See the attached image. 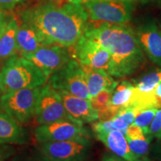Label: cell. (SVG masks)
Here are the masks:
<instances>
[{
    "label": "cell",
    "instance_id": "1",
    "mask_svg": "<svg viewBox=\"0 0 161 161\" xmlns=\"http://www.w3.org/2000/svg\"><path fill=\"white\" fill-rule=\"evenodd\" d=\"M21 20L39 34L45 46L69 48L84 35L89 15L83 4L48 3L24 11Z\"/></svg>",
    "mask_w": 161,
    "mask_h": 161
},
{
    "label": "cell",
    "instance_id": "2",
    "mask_svg": "<svg viewBox=\"0 0 161 161\" xmlns=\"http://www.w3.org/2000/svg\"><path fill=\"white\" fill-rule=\"evenodd\" d=\"M84 34L110 52L111 62L108 72L111 76L123 78L132 75L146 61L134 30L129 26L109 23L90 25L88 23Z\"/></svg>",
    "mask_w": 161,
    "mask_h": 161
},
{
    "label": "cell",
    "instance_id": "3",
    "mask_svg": "<svg viewBox=\"0 0 161 161\" xmlns=\"http://www.w3.org/2000/svg\"><path fill=\"white\" fill-rule=\"evenodd\" d=\"M47 76L29 60L12 56L8 58L0 69V89L7 93L23 89L42 86Z\"/></svg>",
    "mask_w": 161,
    "mask_h": 161
},
{
    "label": "cell",
    "instance_id": "4",
    "mask_svg": "<svg viewBox=\"0 0 161 161\" xmlns=\"http://www.w3.org/2000/svg\"><path fill=\"white\" fill-rule=\"evenodd\" d=\"M42 86L3 93L0 108L20 125L26 124L36 115L37 104Z\"/></svg>",
    "mask_w": 161,
    "mask_h": 161
},
{
    "label": "cell",
    "instance_id": "5",
    "mask_svg": "<svg viewBox=\"0 0 161 161\" xmlns=\"http://www.w3.org/2000/svg\"><path fill=\"white\" fill-rule=\"evenodd\" d=\"M84 7L90 20L97 23L125 25L131 19L136 5L116 0H85Z\"/></svg>",
    "mask_w": 161,
    "mask_h": 161
},
{
    "label": "cell",
    "instance_id": "6",
    "mask_svg": "<svg viewBox=\"0 0 161 161\" xmlns=\"http://www.w3.org/2000/svg\"><path fill=\"white\" fill-rule=\"evenodd\" d=\"M49 83L54 89L65 91L77 97L90 99L83 68L72 59L49 77Z\"/></svg>",
    "mask_w": 161,
    "mask_h": 161
},
{
    "label": "cell",
    "instance_id": "7",
    "mask_svg": "<svg viewBox=\"0 0 161 161\" xmlns=\"http://www.w3.org/2000/svg\"><path fill=\"white\" fill-rule=\"evenodd\" d=\"M38 148L51 161H86L92 149L90 138L38 143Z\"/></svg>",
    "mask_w": 161,
    "mask_h": 161
},
{
    "label": "cell",
    "instance_id": "8",
    "mask_svg": "<svg viewBox=\"0 0 161 161\" xmlns=\"http://www.w3.org/2000/svg\"><path fill=\"white\" fill-rule=\"evenodd\" d=\"M34 136L38 143H42L90 138V132L78 121L63 119L40 125L34 130Z\"/></svg>",
    "mask_w": 161,
    "mask_h": 161
},
{
    "label": "cell",
    "instance_id": "9",
    "mask_svg": "<svg viewBox=\"0 0 161 161\" xmlns=\"http://www.w3.org/2000/svg\"><path fill=\"white\" fill-rule=\"evenodd\" d=\"M73 47L72 57L82 66L108 72L111 55L95 40L84 34Z\"/></svg>",
    "mask_w": 161,
    "mask_h": 161
},
{
    "label": "cell",
    "instance_id": "10",
    "mask_svg": "<svg viewBox=\"0 0 161 161\" xmlns=\"http://www.w3.org/2000/svg\"><path fill=\"white\" fill-rule=\"evenodd\" d=\"M35 116L39 125L63 119L75 120L66 112L58 91L49 83L42 87L38 98Z\"/></svg>",
    "mask_w": 161,
    "mask_h": 161
},
{
    "label": "cell",
    "instance_id": "11",
    "mask_svg": "<svg viewBox=\"0 0 161 161\" xmlns=\"http://www.w3.org/2000/svg\"><path fill=\"white\" fill-rule=\"evenodd\" d=\"M72 57V54L67 47L51 45L41 46L24 58L31 61L49 78L52 74L67 64Z\"/></svg>",
    "mask_w": 161,
    "mask_h": 161
},
{
    "label": "cell",
    "instance_id": "12",
    "mask_svg": "<svg viewBox=\"0 0 161 161\" xmlns=\"http://www.w3.org/2000/svg\"><path fill=\"white\" fill-rule=\"evenodd\" d=\"M136 37L149 59L161 66V30L152 19H145L136 25Z\"/></svg>",
    "mask_w": 161,
    "mask_h": 161
},
{
    "label": "cell",
    "instance_id": "13",
    "mask_svg": "<svg viewBox=\"0 0 161 161\" xmlns=\"http://www.w3.org/2000/svg\"><path fill=\"white\" fill-rule=\"evenodd\" d=\"M57 91L66 112L74 119L83 124L91 123L98 120V111L92 107L90 99L77 97L61 90Z\"/></svg>",
    "mask_w": 161,
    "mask_h": 161
},
{
    "label": "cell",
    "instance_id": "14",
    "mask_svg": "<svg viewBox=\"0 0 161 161\" xmlns=\"http://www.w3.org/2000/svg\"><path fill=\"white\" fill-rule=\"evenodd\" d=\"M30 140L29 130L5 111H0V143L25 145Z\"/></svg>",
    "mask_w": 161,
    "mask_h": 161
},
{
    "label": "cell",
    "instance_id": "15",
    "mask_svg": "<svg viewBox=\"0 0 161 161\" xmlns=\"http://www.w3.org/2000/svg\"><path fill=\"white\" fill-rule=\"evenodd\" d=\"M101 142H103L113 154L126 161H146L140 160L130 151L125 135L120 130H111L106 134H96Z\"/></svg>",
    "mask_w": 161,
    "mask_h": 161
},
{
    "label": "cell",
    "instance_id": "16",
    "mask_svg": "<svg viewBox=\"0 0 161 161\" xmlns=\"http://www.w3.org/2000/svg\"><path fill=\"white\" fill-rule=\"evenodd\" d=\"M82 68L85 75L86 86L91 98L104 90L114 91L119 84L118 81L114 80L105 70L92 69L86 66H82Z\"/></svg>",
    "mask_w": 161,
    "mask_h": 161
},
{
    "label": "cell",
    "instance_id": "17",
    "mask_svg": "<svg viewBox=\"0 0 161 161\" xmlns=\"http://www.w3.org/2000/svg\"><path fill=\"white\" fill-rule=\"evenodd\" d=\"M41 46H45V44L39 34L31 26L22 22L17 32V50L20 55L25 57Z\"/></svg>",
    "mask_w": 161,
    "mask_h": 161
},
{
    "label": "cell",
    "instance_id": "18",
    "mask_svg": "<svg viewBox=\"0 0 161 161\" xmlns=\"http://www.w3.org/2000/svg\"><path fill=\"white\" fill-rule=\"evenodd\" d=\"M19 23L13 17L8 18L0 37V60H7L17 54V32Z\"/></svg>",
    "mask_w": 161,
    "mask_h": 161
},
{
    "label": "cell",
    "instance_id": "19",
    "mask_svg": "<svg viewBox=\"0 0 161 161\" xmlns=\"http://www.w3.org/2000/svg\"><path fill=\"white\" fill-rule=\"evenodd\" d=\"M135 86L129 80H123L118 84L112 92L109 104L112 106H128L131 102Z\"/></svg>",
    "mask_w": 161,
    "mask_h": 161
},
{
    "label": "cell",
    "instance_id": "20",
    "mask_svg": "<svg viewBox=\"0 0 161 161\" xmlns=\"http://www.w3.org/2000/svg\"><path fill=\"white\" fill-rule=\"evenodd\" d=\"M153 137L150 134H142V135L134 138L127 139L128 146L133 154L140 160H146L148 159L149 146Z\"/></svg>",
    "mask_w": 161,
    "mask_h": 161
},
{
    "label": "cell",
    "instance_id": "21",
    "mask_svg": "<svg viewBox=\"0 0 161 161\" xmlns=\"http://www.w3.org/2000/svg\"><path fill=\"white\" fill-rule=\"evenodd\" d=\"M161 83V69L145 74L140 79L134 81V86L142 93H151L154 92L156 87Z\"/></svg>",
    "mask_w": 161,
    "mask_h": 161
},
{
    "label": "cell",
    "instance_id": "22",
    "mask_svg": "<svg viewBox=\"0 0 161 161\" xmlns=\"http://www.w3.org/2000/svg\"><path fill=\"white\" fill-rule=\"evenodd\" d=\"M8 161H51L38 146L27 147L16 152Z\"/></svg>",
    "mask_w": 161,
    "mask_h": 161
},
{
    "label": "cell",
    "instance_id": "23",
    "mask_svg": "<svg viewBox=\"0 0 161 161\" xmlns=\"http://www.w3.org/2000/svg\"><path fill=\"white\" fill-rule=\"evenodd\" d=\"M158 110L156 108H148L140 110L136 114L132 125L140 127L146 134H149V126Z\"/></svg>",
    "mask_w": 161,
    "mask_h": 161
},
{
    "label": "cell",
    "instance_id": "24",
    "mask_svg": "<svg viewBox=\"0 0 161 161\" xmlns=\"http://www.w3.org/2000/svg\"><path fill=\"white\" fill-rule=\"evenodd\" d=\"M113 91L104 90L98 92L97 95L90 98L92 107L94 109L99 111L103 108H106L109 104Z\"/></svg>",
    "mask_w": 161,
    "mask_h": 161
},
{
    "label": "cell",
    "instance_id": "25",
    "mask_svg": "<svg viewBox=\"0 0 161 161\" xmlns=\"http://www.w3.org/2000/svg\"><path fill=\"white\" fill-rule=\"evenodd\" d=\"M121 108H120V107L112 106L110 104H108L106 108L98 111V120L101 121V122H107V121L112 120L117 115Z\"/></svg>",
    "mask_w": 161,
    "mask_h": 161
},
{
    "label": "cell",
    "instance_id": "26",
    "mask_svg": "<svg viewBox=\"0 0 161 161\" xmlns=\"http://www.w3.org/2000/svg\"><path fill=\"white\" fill-rule=\"evenodd\" d=\"M149 134L153 138L161 139V108L158 110L150 125Z\"/></svg>",
    "mask_w": 161,
    "mask_h": 161
},
{
    "label": "cell",
    "instance_id": "27",
    "mask_svg": "<svg viewBox=\"0 0 161 161\" xmlns=\"http://www.w3.org/2000/svg\"><path fill=\"white\" fill-rule=\"evenodd\" d=\"M16 152L17 149L14 146L9 144L0 143V161L8 160Z\"/></svg>",
    "mask_w": 161,
    "mask_h": 161
},
{
    "label": "cell",
    "instance_id": "28",
    "mask_svg": "<svg viewBox=\"0 0 161 161\" xmlns=\"http://www.w3.org/2000/svg\"><path fill=\"white\" fill-rule=\"evenodd\" d=\"M25 0H0V9L10 10L15 8Z\"/></svg>",
    "mask_w": 161,
    "mask_h": 161
},
{
    "label": "cell",
    "instance_id": "29",
    "mask_svg": "<svg viewBox=\"0 0 161 161\" xmlns=\"http://www.w3.org/2000/svg\"><path fill=\"white\" fill-rule=\"evenodd\" d=\"M102 161H126L114 154H106L102 158Z\"/></svg>",
    "mask_w": 161,
    "mask_h": 161
},
{
    "label": "cell",
    "instance_id": "30",
    "mask_svg": "<svg viewBox=\"0 0 161 161\" xmlns=\"http://www.w3.org/2000/svg\"><path fill=\"white\" fill-rule=\"evenodd\" d=\"M116 1L125 2V3H129L134 4V5H137V4L140 3H145L146 0H116Z\"/></svg>",
    "mask_w": 161,
    "mask_h": 161
},
{
    "label": "cell",
    "instance_id": "31",
    "mask_svg": "<svg viewBox=\"0 0 161 161\" xmlns=\"http://www.w3.org/2000/svg\"><path fill=\"white\" fill-rule=\"evenodd\" d=\"M154 92H155V95L161 99V83L159 84V85L157 86Z\"/></svg>",
    "mask_w": 161,
    "mask_h": 161
},
{
    "label": "cell",
    "instance_id": "32",
    "mask_svg": "<svg viewBox=\"0 0 161 161\" xmlns=\"http://www.w3.org/2000/svg\"><path fill=\"white\" fill-rule=\"evenodd\" d=\"M6 19H7V16H6L5 14L3 11H0V25L5 22Z\"/></svg>",
    "mask_w": 161,
    "mask_h": 161
},
{
    "label": "cell",
    "instance_id": "33",
    "mask_svg": "<svg viewBox=\"0 0 161 161\" xmlns=\"http://www.w3.org/2000/svg\"><path fill=\"white\" fill-rule=\"evenodd\" d=\"M7 19H8V17H7ZM7 19H6L5 20V22H4V23L2 24L1 25H0V37H1V36L3 33L4 29H5V24H6V21H7Z\"/></svg>",
    "mask_w": 161,
    "mask_h": 161
},
{
    "label": "cell",
    "instance_id": "34",
    "mask_svg": "<svg viewBox=\"0 0 161 161\" xmlns=\"http://www.w3.org/2000/svg\"><path fill=\"white\" fill-rule=\"evenodd\" d=\"M68 2H70V3H80L82 4L85 0H67Z\"/></svg>",
    "mask_w": 161,
    "mask_h": 161
},
{
    "label": "cell",
    "instance_id": "35",
    "mask_svg": "<svg viewBox=\"0 0 161 161\" xmlns=\"http://www.w3.org/2000/svg\"><path fill=\"white\" fill-rule=\"evenodd\" d=\"M157 146H158V152H160V154H161V139H160V140L158 142V143L157 144Z\"/></svg>",
    "mask_w": 161,
    "mask_h": 161
},
{
    "label": "cell",
    "instance_id": "36",
    "mask_svg": "<svg viewBox=\"0 0 161 161\" xmlns=\"http://www.w3.org/2000/svg\"><path fill=\"white\" fill-rule=\"evenodd\" d=\"M0 69H1V68H0ZM3 92H2V90H1V89H0V98H1V96H2V95H3Z\"/></svg>",
    "mask_w": 161,
    "mask_h": 161
},
{
    "label": "cell",
    "instance_id": "37",
    "mask_svg": "<svg viewBox=\"0 0 161 161\" xmlns=\"http://www.w3.org/2000/svg\"><path fill=\"white\" fill-rule=\"evenodd\" d=\"M146 161H154V160H150V159H149V158H148V160H147Z\"/></svg>",
    "mask_w": 161,
    "mask_h": 161
},
{
    "label": "cell",
    "instance_id": "38",
    "mask_svg": "<svg viewBox=\"0 0 161 161\" xmlns=\"http://www.w3.org/2000/svg\"><path fill=\"white\" fill-rule=\"evenodd\" d=\"M155 1H157V2H159V3H161V0H155Z\"/></svg>",
    "mask_w": 161,
    "mask_h": 161
}]
</instances>
